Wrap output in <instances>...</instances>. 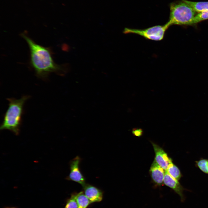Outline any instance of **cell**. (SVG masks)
I'll return each mask as SVG.
<instances>
[{
    "label": "cell",
    "mask_w": 208,
    "mask_h": 208,
    "mask_svg": "<svg viewBox=\"0 0 208 208\" xmlns=\"http://www.w3.org/2000/svg\"><path fill=\"white\" fill-rule=\"evenodd\" d=\"M21 35L28 45L30 64L37 76L44 78L51 73H59L64 70V66L54 62L50 49L36 43L25 33H22Z\"/></svg>",
    "instance_id": "cell-1"
},
{
    "label": "cell",
    "mask_w": 208,
    "mask_h": 208,
    "mask_svg": "<svg viewBox=\"0 0 208 208\" xmlns=\"http://www.w3.org/2000/svg\"><path fill=\"white\" fill-rule=\"evenodd\" d=\"M29 97L25 96L19 99L8 98L9 106L0 127L1 130L8 129L16 135L19 134L23 107Z\"/></svg>",
    "instance_id": "cell-2"
},
{
    "label": "cell",
    "mask_w": 208,
    "mask_h": 208,
    "mask_svg": "<svg viewBox=\"0 0 208 208\" xmlns=\"http://www.w3.org/2000/svg\"><path fill=\"white\" fill-rule=\"evenodd\" d=\"M170 9V16L167 22L170 26L191 25L196 14L192 8L182 0L171 3Z\"/></svg>",
    "instance_id": "cell-3"
},
{
    "label": "cell",
    "mask_w": 208,
    "mask_h": 208,
    "mask_svg": "<svg viewBox=\"0 0 208 208\" xmlns=\"http://www.w3.org/2000/svg\"><path fill=\"white\" fill-rule=\"evenodd\" d=\"M170 26L167 22L163 25H157L143 29L125 28L123 32L136 34L146 39L159 41L164 38L166 31Z\"/></svg>",
    "instance_id": "cell-4"
},
{
    "label": "cell",
    "mask_w": 208,
    "mask_h": 208,
    "mask_svg": "<svg viewBox=\"0 0 208 208\" xmlns=\"http://www.w3.org/2000/svg\"><path fill=\"white\" fill-rule=\"evenodd\" d=\"M81 160L79 156H77L70 161V172L66 179L77 182L83 187L86 183L85 179L79 168V165Z\"/></svg>",
    "instance_id": "cell-5"
},
{
    "label": "cell",
    "mask_w": 208,
    "mask_h": 208,
    "mask_svg": "<svg viewBox=\"0 0 208 208\" xmlns=\"http://www.w3.org/2000/svg\"><path fill=\"white\" fill-rule=\"evenodd\" d=\"M155 153V160L157 163L165 171L172 162V160L163 149L158 145L151 142Z\"/></svg>",
    "instance_id": "cell-6"
},
{
    "label": "cell",
    "mask_w": 208,
    "mask_h": 208,
    "mask_svg": "<svg viewBox=\"0 0 208 208\" xmlns=\"http://www.w3.org/2000/svg\"><path fill=\"white\" fill-rule=\"evenodd\" d=\"M149 173L155 185L160 186L164 183L165 170L159 166L154 159L149 170Z\"/></svg>",
    "instance_id": "cell-7"
},
{
    "label": "cell",
    "mask_w": 208,
    "mask_h": 208,
    "mask_svg": "<svg viewBox=\"0 0 208 208\" xmlns=\"http://www.w3.org/2000/svg\"><path fill=\"white\" fill-rule=\"evenodd\" d=\"M164 183L166 186L173 190L180 196L181 200L184 201L185 197L183 194L185 189L179 181L170 175L166 171H165L164 179Z\"/></svg>",
    "instance_id": "cell-8"
},
{
    "label": "cell",
    "mask_w": 208,
    "mask_h": 208,
    "mask_svg": "<svg viewBox=\"0 0 208 208\" xmlns=\"http://www.w3.org/2000/svg\"><path fill=\"white\" fill-rule=\"evenodd\" d=\"M84 193L91 203L101 201L103 198V192L97 187L90 184L86 183L82 187Z\"/></svg>",
    "instance_id": "cell-9"
},
{
    "label": "cell",
    "mask_w": 208,
    "mask_h": 208,
    "mask_svg": "<svg viewBox=\"0 0 208 208\" xmlns=\"http://www.w3.org/2000/svg\"><path fill=\"white\" fill-rule=\"evenodd\" d=\"M189 5L196 12L199 13L208 10V1H193L182 0Z\"/></svg>",
    "instance_id": "cell-10"
},
{
    "label": "cell",
    "mask_w": 208,
    "mask_h": 208,
    "mask_svg": "<svg viewBox=\"0 0 208 208\" xmlns=\"http://www.w3.org/2000/svg\"><path fill=\"white\" fill-rule=\"evenodd\" d=\"M76 198L78 208H87L91 203L83 191L76 193Z\"/></svg>",
    "instance_id": "cell-11"
},
{
    "label": "cell",
    "mask_w": 208,
    "mask_h": 208,
    "mask_svg": "<svg viewBox=\"0 0 208 208\" xmlns=\"http://www.w3.org/2000/svg\"><path fill=\"white\" fill-rule=\"evenodd\" d=\"M166 171L174 179L179 181L182 176L181 172L178 167L172 162L170 164Z\"/></svg>",
    "instance_id": "cell-12"
},
{
    "label": "cell",
    "mask_w": 208,
    "mask_h": 208,
    "mask_svg": "<svg viewBox=\"0 0 208 208\" xmlns=\"http://www.w3.org/2000/svg\"><path fill=\"white\" fill-rule=\"evenodd\" d=\"M208 19V10L198 13L195 16L191 25Z\"/></svg>",
    "instance_id": "cell-13"
},
{
    "label": "cell",
    "mask_w": 208,
    "mask_h": 208,
    "mask_svg": "<svg viewBox=\"0 0 208 208\" xmlns=\"http://www.w3.org/2000/svg\"><path fill=\"white\" fill-rule=\"evenodd\" d=\"M76 197V193L72 194L70 197L67 200L64 208H78Z\"/></svg>",
    "instance_id": "cell-14"
},
{
    "label": "cell",
    "mask_w": 208,
    "mask_h": 208,
    "mask_svg": "<svg viewBox=\"0 0 208 208\" xmlns=\"http://www.w3.org/2000/svg\"><path fill=\"white\" fill-rule=\"evenodd\" d=\"M197 166L204 173L208 174V160L201 159L196 162Z\"/></svg>",
    "instance_id": "cell-15"
},
{
    "label": "cell",
    "mask_w": 208,
    "mask_h": 208,
    "mask_svg": "<svg viewBox=\"0 0 208 208\" xmlns=\"http://www.w3.org/2000/svg\"><path fill=\"white\" fill-rule=\"evenodd\" d=\"M132 133L135 136L140 137L142 135L143 131L141 128H133L132 130Z\"/></svg>",
    "instance_id": "cell-16"
},
{
    "label": "cell",
    "mask_w": 208,
    "mask_h": 208,
    "mask_svg": "<svg viewBox=\"0 0 208 208\" xmlns=\"http://www.w3.org/2000/svg\"><path fill=\"white\" fill-rule=\"evenodd\" d=\"M63 49L65 51H69L70 48L69 46L66 44H64L63 46Z\"/></svg>",
    "instance_id": "cell-17"
},
{
    "label": "cell",
    "mask_w": 208,
    "mask_h": 208,
    "mask_svg": "<svg viewBox=\"0 0 208 208\" xmlns=\"http://www.w3.org/2000/svg\"><path fill=\"white\" fill-rule=\"evenodd\" d=\"M3 208H17L16 207L14 206H5Z\"/></svg>",
    "instance_id": "cell-18"
}]
</instances>
